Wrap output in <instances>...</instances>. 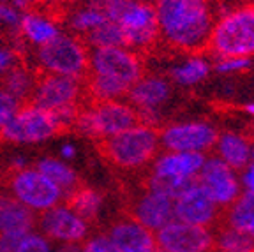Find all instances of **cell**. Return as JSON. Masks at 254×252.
Here are the masks:
<instances>
[{"instance_id":"1","label":"cell","mask_w":254,"mask_h":252,"mask_svg":"<svg viewBox=\"0 0 254 252\" xmlns=\"http://www.w3.org/2000/svg\"><path fill=\"white\" fill-rule=\"evenodd\" d=\"M159 43L179 53L198 55L206 50L214 14L206 0H154Z\"/></svg>"},{"instance_id":"2","label":"cell","mask_w":254,"mask_h":252,"mask_svg":"<svg viewBox=\"0 0 254 252\" xmlns=\"http://www.w3.org/2000/svg\"><path fill=\"white\" fill-rule=\"evenodd\" d=\"M90 65L83 78L88 103L119 101L145 74L141 55L122 46L90 48Z\"/></svg>"},{"instance_id":"3","label":"cell","mask_w":254,"mask_h":252,"mask_svg":"<svg viewBox=\"0 0 254 252\" xmlns=\"http://www.w3.org/2000/svg\"><path fill=\"white\" fill-rule=\"evenodd\" d=\"M97 154L117 170H139L154 162L161 148L159 129L136 126L108 138L94 139Z\"/></svg>"},{"instance_id":"4","label":"cell","mask_w":254,"mask_h":252,"mask_svg":"<svg viewBox=\"0 0 254 252\" xmlns=\"http://www.w3.org/2000/svg\"><path fill=\"white\" fill-rule=\"evenodd\" d=\"M108 20L115 21L122 30L124 48L147 55L159 44V27L154 4L136 0H115L103 2Z\"/></svg>"},{"instance_id":"5","label":"cell","mask_w":254,"mask_h":252,"mask_svg":"<svg viewBox=\"0 0 254 252\" xmlns=\"http://www.w3.org/2000/svg\"><path fill=\"white\" fill-rule=\"evenodd\" d=\"M206 52L217 59L254 57V2L238 5L214 21Z\"/></svg>"},{"instance_id":"6","label":"cell","mask_w":254,"mask_h":252,"mask_svg":"<svg viewBox=\"0 0 254 252\" xmlns=\"http://www.w3.org/2000/svg\"><path fill=\"white\" fill-rule=\"evenodd\" d=\"M136 126H143L138 110L129 103L99 101L81 108L74 124V132L92 139L108 138Z\"/></svg>"},{"instance_id":"7","label":"cell","mask_w":254,"mask_h":252,"mask_svg":"<svg viewBox=\"0 0 254 252\" xmlns=\"http://www.w3.org/2000/svg\"><path fill=\"white\" fill-rule=\"evenodd\" d=\"M0 187L20 199L28 208L44 212L59 205L62 199V190L50 178L44 177L36 168L14 164L0 171Z\"/></svg>"},{"instance_id":"8","label":"cell","mask_w":254,"mask_h":252,"mask_svg":"<svg viewBox=\"0 0 254 252\" xmlns=\"http://www.w3.org/2000/svg\"><path fill=\"white\" fill-rule=\"evenodd\" d=\"M32 69H34V88L27 104L43 108V110H60V108L79 106V104L88 106L83 79L48 72L36 65Z\"/></svg>"},{"instance_id":"9","label":"cell","mask_w":254,"mask_h":252,"mask_svg":"<svg viewBox=\"0 0 254 252\" xmlns=\"http://www.w3.org/2000/svg\"><path fill=\"white\" fill-rule=\"evenodd\" d=\"M36 60V67H41L48 72L83 79L90 65L88 44L78 36L59 34L50 43L37 48Z\"/></svg>"},{"instance_id":"10","label":"cell","mask_w":254,"mask_h":252,"mask_svg":"<svg viewBox=\"0 0 254 252\" xmlns=\"http://www.w3.org/2000/svg\"><path fill=\"white\" fill-rule=\"evenodd\" d=\"M65 129L57 119L55 111L37 106H20L0 132L4 143H39L53 136H64Z\"/></svg>"},{"instance_id":"11","label":"cell","mask_w":254,"mask_h":252,"mask_svg":"<svg viewBox=\"0 0 254 252\" xmlns=\"http://www.w3.org/2000/svg\"><path fill=\"white\" fill-rule=\"evenodd\" d=\"M155 242L157 249L164 252H210L214 249V231L173 219L155 231Z\"/></svg>"},{"instance_id":"12","label":"cell","mask_w":254,"mask_h":252,"mask_svg":"<svg viewBox=\"0 0 254 252\" xmlns=\"http://www.w3.org/2000/svg\"><path fill=\"white\" fill-rule=\"evenodd\" d=\"M219 132L205 122L171 124L159 130V143L166 152H198L205 154L214 148Z\"/></svg>"},{"instance_id":"13","label":"cell","mask_w":254,"mask_h":252,"mask_svg":"<svg viewBox=\"0 0 254 252\" xmlns=\"http://www.w3.org/2000/svg\"><path fill=\"white\" fill-rule=\"evenodd\" d=\"M221 215L222 210L215 205L212 197L196 180L175 197V219L177 221L210 229L219 224Z\"/></svg>"},{"instance_id":"14","label":"cell","mask_w":254,"mask_h":252,"mask_svg":"<svg viewBox=\"0 0 254 252\" xmlns=\"http://www.w3.org/2000/svg\"><path fill=\"white\" fill-rule=\"evenodd\" d=\"M196 182L205 189V192L221 210H226L242 194L240 180L237 178L235 171L217 157L205 159L203 168L196 177Z\"/></svg>"},{"instance_id":"15","label":"cell","mask_w":254,"mask_h":252,"mask_svg":"<svg viewBox=\"0 0 254 252\" xmlns=\"http://www.w3.org/2000/svg\"><path fill=\"white\" fill-rule=\"evenodd\" d=\"M36 228L43 237L64 244H81L88 233V224L64 205H55L37 215Z\"/></svg>"},{"instance_id":"16","label":"cell","mask_w":254,"mask_h":252,"mask_svg":"<svg viewBox=\"0 0 254 252\" xmlns=\"http://www.w3.org/2000/svg\"><path fill=\"white\" fill-rule=\"evenodd\" d=\"M126 97L129 99V104L138 110L143 126L155 127V110L163 106L170 97V83L159 76L143 74L129 88Z\"/></svg>"},{"instance_id":"17","label":"cell","mask_w":254,"mask_h":252,"mask_svg":"<svg viewBox=\"0 0 254 252\" xmlns=\"http://www.w3.org/2000/svg\"><path fill=\"white\" fill-rule=\"evenodd\" d=\"M106 237L119 252H155V233L138 222L129 213H124L108 229Z\"/></svg>"},{"instance_id":"18","label":"cell","mask_w":254,"mask_h":252,"mask_svg":"<svg viewBox=\"0 0 254 252\" xmlns=\"http://www.w3.org/2000/svg\"><path fill=\"white\" fill-rule=\"evenodd\" d=\"M126 213L134 217L136 221L155 233L175 219V197L145 189Z\"/></svg>"},{"instance_id":"19","label":"cell","mask_w":254,"mask_h":252,"mask_svg":"<svg viewBox=\"0 0 254 252\" xmlns=\"http://www.w3.org/2000/svg\"><path fill=\"white\" fill-rule=\"evenodd\" d=\"M205 155L198 152H166L154 159L150 175L173 182H194Z\"/></svg>"},{"instance_id":"20","label":"cell","mask_w":254,"mask_h":252,"mask_svg":"<svg viewBox=\"0 0 254 252\" xmlns=\"http://www.w3.org/2000/svg\"><path fill=\"white\" fill-rule=\"evenodd\" d=\"M36 222L37 213L34 210L0 187V233H30Z\"/></svg>"},{"instance_id":"21","label":"cell","mask_w":254,"mask_h":252,"mask_svg":"<svg viewBox=\"0 0 254 252\" xmlns=\"http://www.w3.org/2000/svg\"><path fill=\"white\" fill-rule=\"evenodd\" d=\"M251 138L242 132H222L214 145L217 159L226 162L233 171L246 170L251 164Z\"/></svg>"},{"instance_id":"22","label":"cell","mask_w":254,"mask_h":252,"mask_svg":"<svg viewBox=\"0 0 254 252\" xmlns=\"http://www.w3.org/2000/svg\"><path fill=\"white\" fill-rule=\"evenodd\" d=\"M219 222H224L254 240V194H240L226 210H222Z\"/></svg>"},{"instance_id":"23","label":"cell","mask_w":254,"mask_h":252,"mask_svg":"<svg viewBox=\"0 0 254 252\" xmlns=\"http://www.w3.org/2000/svg\"><path fill=\"white\" fill-rule=\"evenodd\" d=\"M101 205H103V196L85 184L69 192L67 196H64V206H67L88 226L97 221Z\"/></svg>"},{"instance_id":"24","label":"cell","mask_w":254,"mask_h":252,"mask_svg":"<svg viewBox=\"0 0 254 252\" xmlns=\"http://www.w3.org/2000/svg\"><path fill=\"white\" fill-rule=\"evenodd\" d=\"M20 36L23 43L39 48L59 36V30H57L55 23H52L43 16L27 12V14L21 16L20 20Z\"/></svg>"},{"instance_id":"25","label":"cell","mask_w":254,"mask_h":252,"mask_svg":"<svg viewBox=\"0 0 254 252\" xmlns=\"http://www.w3.org/2000/svg\"><path fill=\"white\" fill-rule=\"evenodd\" d=\"M36 170L41 171L46 178H50L62 190V196H67L69 192L78 189L79 186H83V182L79 180V177L69 166L62 164V162L55 161V159H44V161H41L37 164Z\"/></svg>"},{"instance_id":"26","label":"cell","mask_w":254,"mask_h":252,"mask_svg":"<svg viewBox=\"0 0 254 252\" xmlns=\"http://www.w3.org/2000/svg\"><path fill=\"white\" fill-rule=\"evenodd\" d=\"M71 16V27L74 30V36H83V34L90 32L92 28L99 27L104 21H108V14L104 11L103 2H95V0L92 4L74 11Z\"/></svg>"},{"instance_id":"27","label":"cell","mask_w":254,"mask_h":252,"mask_svg":"<svg viewBox=\"0 0 254 252\" xmlns=\"http://www.w3.org/2000/svg\"><path fill=\"white\" fill-rule=\"evenodd\" d=\"M208 72H210V63L206 62L203 57L192 55L182 65L173 67L170 74L175 83L187 87V85H196V83L203 81L208 76Z\"/></svg>"},{"instance_id":"28","label":"cell","mask_w":254,"mask_h":252,"mask_svg":"<svg viewBox=\"0 0 254 252\" xmlns=\"http://www.w3.org/2000/svg\"><path fill=\"white\" fill-rule=\"evenodd\" d=\"M215 228L217 229L214 233V247L231 252H254V240L251 237L230 228L224 222H219Z\"/></svg>"},{"instance_id":"29","label":"cell","mask_w":254,"mask_h":252,"mask_svg":"<svg viewBox=\"0 0 254 252\" xmlns=\"http://www.w3.org/2000/svg\"><path fill=\"white\" fill-rule=\"evenodd\" d=\"M83 39L90 48H108V46H122L124 48V36L120 27L115 21H104L99 27L92 28L90 32L78 36Z\"/></svg>"},{"instance_id":"30","label":"cell","mask_w":254,"mask_h":252,"mask_svg":"<svg viewBox=\"0 0 254 252\" xmlns=\"http://www.w3.org/2000/svg\"><path fill=\"white\" fill-rule=\"evenodd\" d=\"M20 60H27V53L18 44V39H5L0 37V76L11 69Z\"/></svg>"},{"instance_id":"31","label":"cell","mask_w":254,"mask_h":252,"mask_svg":"<svg viewBox=\"0 0 254 252\" xmlns=\"http://www.w3.org/2000/svg\"><path fill=\"white\" fill-rule=\"evenodd\" d=\"M14 252H52V249H50V242L43 235L30 231L25 235Z\"/></svg>"},{"instance_id":"32","label":"cell","mask_w":254,"mask_h":252,"mask_svg":"<svg viewBox=\"0 0 254 252\" xmlns=\"http://www.w3.org/2000/svg\"><path fill=\"white\" fill-rule=\"evenodd\" d=\"M20 101L14 99L12 95H9L7 92L0 90V132L4 129V126L9 122L12 115L20 110Z\"/></svg>"},{"instance_id":"33","label":"cell","mask_w":254,"mask_h":252,"mask_svg":"<svg viewBox=\"0 0 254 252\" xmlns=\"http://www.w3.org/2000/svg\"><path fill=\"white\" fill-rule=\"evenodd\" d=\"M251 59H240V57H230V59H219L215 63V71L219 72H240L249 69Z\"/></svg>"},{"instance_id":"34","label":"cell","mask_w":254,"mask_h":252,"mask_svg":"<svg viewBox=\"0 0 254 252\" xmlns=\"http://www.w3.org/2000/svg\"><path fill=\"white\" fill-rule=\"evenodd\" d=\"M81 252H119L117 247L111 244V240L106 235H99V237L92 238L87 244H83Z\"/></svg>"},{"instance_id":"35","label":"cell","mask_w":254,"mask_h":252,"mask_svg":"<svg viewBox=\"0 0 254 252\" xmlns=\"http://www.w3.org/2000/svg\"><path fill=\"white\" fill-rule=\"evenodd\" d=\"M242 186L246 192L254 194V162H251L242 173Z\"/></svg>"},{"instance_id":"36","label":"cell","mask_w":254,"mask_h":252,"mask_svg":"<svg viewBox=\"0 0 254 252\" xmlns=\"http://www.w3.org/2000/svg\"><path fill=\"white\" fill-rule=\"evenodd\" d=\"M81 247H83V242L81 244H65L57 252H81Z\"/></svg>"},{"instance_id":"37","label":"cell","mask_w":254,"mask_h":252,"mask_svg":"<svg viewBox=\"0 0 254 252\" xmlns=\"http://www.w3.org/2000/svg\"><path fill=\"white\" fill-rule=\"evenodd\" d=\"M62 154H64V155H67V157H71V155L74 154V148H72V146H64Z\"/></svg>"},{"instance_id":"38","label":"cell","mask_w":254,"mask_h":252,"mask_svg":"<svg viewBox=\"0 0 254 252\" xmlns=\"http://www.w3.org/2000/svg\"><path fill=\"white\" fill-rule=\"evenodd\" d=\"M244 110L247 111V113H251V115H254V103L253 104H247L246 108H244Z\"/></svg>"},{"instance_id":"39","label":"cell","mask_w":254,"mask_h":252,"mask_svg":"<svg viewBox=\"0 0 254 252\" xmlns=\"http://www.w3.org/2000/svg\"><path fill=\"white\" fill-rule=\"evenodd\" d=\"M210 252H231V251H226V249H219V247H214Z\"/></svg>"},{"instance_id":"40","label":"cell","mask_w":254,"mask_h":252,"mask_svg":"<svg viewBox=\"0 0 254 252\" xmlns=\"http://www.w3.org/2000/svg\"><path fill=\"white\" fill-rule=\"evenodd\" d=\"M251 162H254V143H253V146H251Z\"/></svg>"},{"instance_id":"41","label":"cell","mask_w":254,"mask_h":252,"mask_svg":"<svg viewBox=\"0 0 254 252\" xmlns=\"http://www.w3.org/2000/svg\"><path fill=\"white\" fill-rule=\"evenodd\" d=\"M95 2H115V0H95Z\"/></svg>"},{"instance_id":"42","label":"cell","mask_w":254,"mask_h":252,"mask_svg":"<svg viewBox=\"0 0 254 252\" xmlns=\"http://www.w3.org/2000/svg\"><path fill=\"white\" fill-rule=\"evenodd\" d=\"M136 2H150V0H136Z\"/></svg>"},{"instance_id":"43","label":"cell","mask_w":254,"mask_h":252,"mask_svg":"<svg viewBox=\"0 0 254 252\" xmlns=\"http://www.w3.org/2000/svg\"><path fill=\"white\" fill-rule=\"evenodd\" d=\"M155 252H164V251H161V249H157V251H155Z\"/></svg>"},{"instance_id":"44","label":"cell","mask_w":254,"mask_h":252,"mask_svg":"<svg viewBox=\"0 0 254 252\" xmlns=\"http://www.w3.org/2000/svg\"><path fill=\"white\" fill-rule=\"evenodd\" d=\"M251 2H254V0H251Z\"/></svg>"}]
</instances>
